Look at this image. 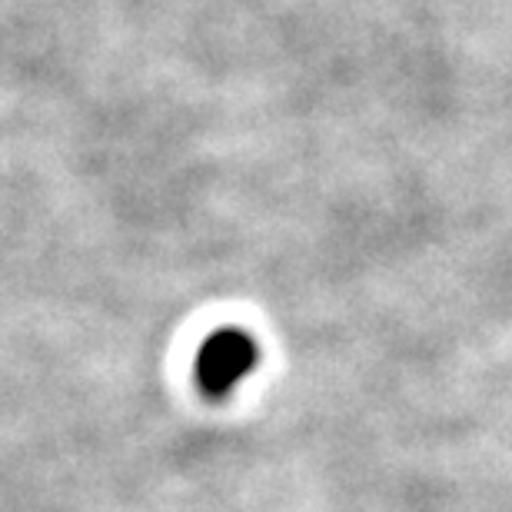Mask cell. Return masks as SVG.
Instances as JSON below:
<instances>
[{"mask_svg":"<svg viewBox=\"0 0 512 512\" xmlns=\"http://www.w3.org/2000/svg\"><path fill=\"white\" fill-rule=\"evenodd\" d=\"M263 360L260 340L243 326H217L193 353V386L203 399L223 403L256 373Z\"/></svg>","mask_w":512,"mask_h":512,"instance_id":"6da1fadb","label":"cell"}]
</instances>
